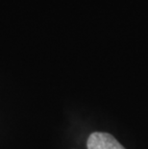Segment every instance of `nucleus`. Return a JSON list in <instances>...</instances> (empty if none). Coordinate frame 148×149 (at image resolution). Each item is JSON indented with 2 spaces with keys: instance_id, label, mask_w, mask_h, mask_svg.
<instances>
[{
  "instance_id": "nucleus-1",
  "label": "nucleus",
  "mask_w": 148,
  "mask_h": 149,
  "mask_svg": "<svg viewBox=\"0 0 148 149\" xmlns=\"http://www.w3.org/2000/svg\"><path fill=\"white\" fill-rule=\"evenodd\" d=\"M88 149H125L108 133H92L87 142Z\"/></svg>"
}]
</instances>
